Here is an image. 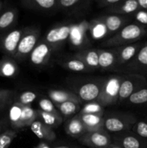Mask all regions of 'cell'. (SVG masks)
<instances>
[{
    "label": "cell",
    "mask_w": 147,
    "mask_h": 148,
    "mask_svg": "<svg viewBox=\"0 0 147 148\" xmlns=\"http://www.w3.org/2000/svg\"><path fill=\"white\" fill-rule=\"evenodd\" d=\"M147 36V27L137 23H130L124 26L115 36L105 42L108 46H120L138 42Z\"/></svg>",
    "instance_id": "obj_1"
},
{
    "label": "cell",
    "mask_w": 147,
    "mask_h": 148,
    "mask_svg": "<svg viewBox=\"0 0 147 148\" xmlns=\"http://www.w3.org/2000/svg\"><path fill=\"white\" fill-rule=\"evenodd\" d=\"M123 76L113 75L102 82L101 91L97 101L102 106L114 105L118 101L120 84Z\"/></svg>",
    "instance_id": "obj_2"
},
{
    "label": "cell",
    "mask_w": 147,
    "mask_h": 148,
    "mask_svg": "<svg viewBox=\"0 0 147 148\" xmlns=\"http://www.w3.org/2000/svg\"><path fill=\"white\" fill-rule=\"evenodd\" d=\"M39 37L40 30L37 27H29L24 28L14 59L18 62H22L30 56L37 44Z\"/></svg>",
    "instance_id": "obj_3"
},
{
    "label": "cell",
    "mask_w": 147,
    "mask_h": 148,
    "mask_svg": "<svg viewBox=\"0 0 147 148\" xmlns=\"http://www.w3.org/2000/svg\"><path fill=\"white\" fill-rule=\"evenodd\" d=\"M146 85H147V79L142 75L131 73L123 76L120 88L118 101H123L128 99L133 92Z\"/></svg>",
    "instance_id": "obj_4"
},
{
    "label": "cell",
    "mask_w": 147,
    "mask_h": 148,
    "mask_svg": "<svg viewBox=\"0 0 147 148\" xmlns=\"http://www.w3.org/2000/svg\"><path fill=\"white\" fill-rule=\"evenodd\" d=\"M24 29H13L0 36V50L4 56L14 58Z\"/></svg>",
    "instance_id": "obj_5"
},
{
    "label": "cell",
    "mask_w": 147,
    "mask_h": 148,
    "mask_svg": "<svg viewBox=\"0 0 147 148\" xmlns=\"http://www.w3.org/2000/svg\"><path fill=\"white\" fill-rule=\"evenodd\" d=\"M71 27V25L66 24L50 29L46 34L45 41L52 48L53 51L58 49L69 38Z\"/></svg>",
    "instance_id": "obj_6"
},
{
    "label": "cell",
    "mask_w": 147,
    "mask_h": 148,
    "mask_svg": "<svg viewBox=\"0 0 147 148\" xmlns=\"http://www.w3.org/2000/svg\"><path fill=\"white\" fill-rule=\"evenodd\" d=\"M84 145L89 148H102L111 144V138L106 131L102 130L88 132L79 139Z\"/></svg>",
    "instance_id": "obj_7"
},
{
    "label": "cell",
    "mask_w": 147,
    "mask_h": 148,
    "mask_svg": "<svg viewBox=\"0 0 147 148\" xmlns=\"http://www.w3.org/2000/svg\"><path fill=\"white\" fill-rule=\"evenodd\" d=\"M136 121L137 119L133 115H126L122 118L109 116L105 119L104 127L110 132H120L131 130Z\"/></svg>",
    "instance_id": "obj_8"
},
{
    "label": "cell",
    "mask_w": 147,
    "mask_h": 148,
    "mask_svg": "<svg viewBox=\"0 0 147 148\" xmlns=\"http://www.w3.org/2000/svg\"><path fill=\"white\" fill-rule=\"evenodd\" d=\"M52 52V48L45 40L40 41L29 56L30 62L35 66L46 65L50 60Z\"/></svg>",
    "instance_id": "obj_9"
},
{
    "label": "cell",
    "mask_w": 147,
    "mask_h": 148,
    "mask_svg": "<svg viewBox=\"0 0 147 148\" xmlns=\"http://www.w3.org/2000/svg\"><path fill=\"white\" fill-rule=\"evenodd\" d=\"M24 106L14 101L8 108V121L14 130H22L24 126Z\"/></svg>",
    "instance_id": "obj_10"
},
{
    "label": "cell",
    "mask_w": 147,
    "mask_h": 148,
    "mask_svg": "<svg viewBox=\"0 0 147 148\" xmlns=\"http://www.w3.org/2000/svg\"><path fill=\"white\" fill-rule=\"evenodd\" d=\"M145 43H132V44L125 45L121 47H118L115 51L117 56V64H124L127 62L133 60L135 55L138 53L140 49H141Z\"/></svg>",
    "instance_id": "obj_11"
},
{
    "label": "cell",
    "mask_w": 147,
    "mask_h": 148,
    "mask_svg": "<svg viewBox=\"0 0 147 148\" xmlns=\"http://www.w3.org/2000/svg\"><path fill=\"white\" fill-rule=\"evenodd\" d=\"M130 62L129 68L133 74L145 77L147 75V43H144L135 57Z\"/></svg>",
    "instance_id": "obj_12"
},
{
    "label": "cell",
    "mask_w": 147,
    "mask_h": 148,
    "mask_svg": "<svg viewBox=\"0 0 147 148\" xmlns=\"http://www.w3.org/2000/svg\"><path fill=\"white\" fill-rule=\"evenodd\" d=\"M102 83L90 82L85 83L80 87L78 91V96L81 101L92 102L97 100L101 91Z\"/></svg>",
    "instance_id": "obj_13"
},
{
    "label": "cell",
    "mask_w": 147,
    "mask_h": 148,
    "mask_svg": "<svg viewBox=\"0 0 147 148\" xmlns=\"http://www.w3.org/2000/svg\"><path fill=\"white\" fill-rule=\"evenodd\" d=\"M90 1H82V0H59L58 8L66 11L70 14H79L86 11L90 7Z\"/></svg>",
    "instance_id": "obj_14"
},
{
    "label": "cell",
    "mask_w": 147,
    "mask_h": 148,
    "mask_svg": "<svg viewBox=\"0 0 147 148\" xmlns=\"http://www.w3.org/2000/svg\"><path fill=\"white\" fill-rule=\"evenodd\" d=\"M32 132L37 136V138L46 143H50L56 140V134L53 129L46 125L40 120H36L30 126Z\"/></svg>",
    "instance_id": "obj_15"
},
{
    "label": "cell",
    "mask_w": 147,
    "mask_h": 148,
    "mask_svg": "<svg viewBox=\"0 0 147 148\" xmlns=\"http://www.w3.org/2000/svg\"><path fill=\"white\" fill-rule=\"evenodd\" d=\"M107 27L108 34H112L122 29L128 22V18L119 14H108L99 17Z\"/></svg>",
    "instance_id": "obj_16"
},
{
    "label": "cell",
    "mask_w": 147,
    "mask_h": 148,
    "mask_svg": "<svg viewBox=\"0 0 147 148\" xmlns=\"http://www.w3.org/2000/svg\"><path fill=\"white\" fill-rule=\"evenodd\" d=\"M140 10L138 0H127L122 1L116 5L112 7L106 9V11L110 13H113L114 14L119 15H126V14H134L137 11Z\"/></svg>",
    "instance_id": "obj_17"
},
{
    "label": "cell",
    "mask_w": 147,
    "mask_h": 148,
    "mask_svg": "<svg viewBox=\"0 0 147 148\" xmlns=\"http://www.w3.org/2000/svg\"><path fill=\"white\" fill-rule=\"evenodd\" d=\"M49 99L55 104H60L63 103L72 101L81 104L82 101L78 95L71 92V91L63 90H50L48 92Z\"/></svg>",
    "instance_id": "obj_18"
},
{
    "label": "cell",
    "mask_w": 147,
    "mask_h": 148,
    "mask_svg": "<svg viewBox=\"0 0 147 148\" xmlns=\"http://www.w3.org/2000/svg\"><path fill=\"white\" fill-rule=\"evenodd\" d=\"M89 23L83 21L79 24L71 25V27L70 38L71 43L74 46H82L86 39V31L88 30Z\"/></svg>",
    "instance_id": "obj_19"
},
{
    "label": "cell",
    "mask_w": 147,
    "mask_h": 148,
    "mask_svg": "<svg viewBox=\"0 0 147 148\" xmlns=\"http://www.w3.org/2000/svg\"><path fill=\"white\" fill-rule=\"evenodd\" d=\"M58 1L56 0H23L21 4L28 10L36 11H50L58 8Z\"/></svg>",
    "instance_id": "obj_20"
},
{
    "label": "cell",
    "mask_w": 147,
    "mask_h": 148,
    "mask_svg": "<svg viewBox=\"0 0 147 148\" xmlns=\"http://www.w3.org/2000/svg\"><path fill=\"white\" fill-rule=\"evenodd\" d=\"M19 67L14 58L4 56L0 59V77L12 78L17 75Z\"/></svg>",
    "instance_id": "obj_21"
},
{
    "label": "cell",
    "mask_w": 147,
    "mask_h": 148,
    "mask_svg": "<svg viewBox=\"0 0 147 148\" xmlns=\"http://www.w3.org/2000/svg\"><path fill=\"white\" fill-rule=\"evenodd\" d=\"M77 116L79 117L87 132L102 130V127H104L105 119L102 117V116L80 114Z\"/></svg>",
    "instance_id": "obj_22"
},
{
    "label": "cell",
    "mask_w": 147,
    "mask_h": 148,
    "mask_svg": "<svg viewBox=\"0 0 147 148\" xmlns=\"http://www.w3.org/2000/svg\"><path fill=\"white\" fill-rule=\"evenodd\" d=\"M18 18L17 8H9L0 14V32H8L16 24Z\"/></svg>",
    "instance_id": "obj_23"
},
{
    "label": "cell",
    "mask_w": 147,
    "mask_h": 148,
    "mask_svg": "<svg viewBox=\"0 0 147 148\" xmlns=\"http://www.w3.org/2000/svg\"><path fill=\"white\" fill-rule=\"evenodd\" d=\"M65 131L71 137L78 139L87 132L77 115L66 121L65 124Z\"/></svg>",
    "instance_id": "obj_24"
},
{
    "label": "cell",
    "mask_w": 147,
    "mask_h": 148,
    "mask_svg": "<svg viewBox=\"0 0 147 148\" xmlns=\"http://www.w3.org/2000/svg\"><path fill=\"white\" fill-rule=\"evenodd\" d=\"M75 58L84 62L91 69L99 67V55H98L97 50H94V49L82 50L76 53Z\"/></svg>",
    "instance_id": "obj_25"
},
{
    "label": "cell",
    "mask_w": 147,
    "mask_h": 148,
    "mask_svg": "<svg viewBox=\"0 0 147 148\" xmlns=\"http://www.w3.org/2000/svg\"><path fill=\"white\" fill-rule=\"evenodd\" d=\"M118 145L122 148H147V140L136 134H128L119 140Z\"/></svg>",
    "instance_id": "obj_26"
},
{
    "label": "cell",
    "mask_w": 147,
    "mask_h": 148,
    "mask_svg": "<svg viewBox=\"0 0 147 148\" xmlns=\"http://www.w3.org/2000/svg\"><path fill=\"white\" fill-rule=\"evenodd\" d=\"M88 30L91 36L95 40H100L108 35V31L103 22L99 18L94 19L89 23Z\"/></svg>",
    "instance_id": "obj_27"
},
{
    "label": "cell",
    "mask_w": 147,
    "mask_h": 148,
    "mask_svg": "<svg viewBox=\"0 0 147 148\" xmlns=\"http://www.w3.org/2000/svg\"><path fill=\"white\" fill-rule=\"evenodd\" d=\"M99 55V67L106 69L117 64V56L115 51L97 50Z\"/></svg>",
    "instance_id": "obj_28"
},
{
    "label": "cell",
    "mask_w": 147,
    "mask_h": 148,
    "mask_svg": "<svg viewBox=\"0 0 147 148\" xmlns=\"http://www.w3.org/2000/svg\"><path fill=\"white\" fill-rule=\"evenodd\" d=\"M37 115L40 118V121H43L46 125L48 126L50 128H57L63 121L61 114H55L51 113H47L37 110Z\"/></svg>",
    "instance_id": "obj_29"
},
{
    "label": "cell",
    "mask_w": 147,
    "mask_h": 148,
    "mask_svg": "<svg viewBox=\"0 0 147 148\" xmlns=\"http://www.w3.org/2000/svg\"><path fill=\"white\" fill-rule=\"evenodd\" d=\"M17 93L10 89H0V113L9 108L14 102Z\"/></svg>",
    "instance_id": "obj_30"
},
{
    "label": "cell",
    "mask_w": 147,
    "mask_h": 148,
    "mask_svg": "<svg viewBox=\"0 0 147 148\" xmlns=\"http://www.w3.org/2000/svg\"><path fill=\"white\" fill-rule=\"evenodd\" d=\"M55 106L57 108L59 113L61 115L64 116L65 117L74 115L80 110V104L72 102V101H68V102L63 103L56 104Z\"/></svg>",
    "instance_id": "obj_31"
},
{
    "label": "cell",
    "mask_w": 147,
    "mask_h": 148,
    "mask_svg": "<svg viewBox=\"0 0 147 148\" xmlns=\"http://www.w3.org/2000/svg\"><path fill=\"white\" fill-rule=\"evenodd\" d=\"M61 65L66 69L73 71V72H88L91 69L84 62H82L79 59H76V58L75 59H67L65 62H62Z\"/></svg>",
    "instance_id": "obj_32"
},
{
    "label": "cell",
    "mask_w": 147,
    "mask_h": 148,
    "mask_svg": "<svg viewBox=\"0 0 147 148\" xmlns=\"http://www.w3.org/2000/svg\"><path fill=\"white\" fill-rule=\"evenodd\" d=\"M128 101L133 105H147V85L133 92Z\"/></svg>",
    "instance_id": "obj_33"
},
{
    "label": "cell",
    "mask_w": 147,
    "mask_h": 148,
    "mask_svg": "<svg viewBox=\"0 0 147 148\" xmlns=\"http://www.w3.org/2000/svg\"><path fill=\"white\" fill-rule=\"evenodd\" d=\"M104 108L97 101H92L85 104L81 109L80 114H95V115L103 116Z\"/></svg>",
    "instance_id": "obj_34"
},
{
    "label": "cell",
    "mask_w": 147,
    "mask_h": 148,
    "mask_svg": "<svg viewBox=\"0 0 147 148\" xmlns=\"http://www.w3.org/2000/svg\"><path fill=\"white\" fill-rule=\"evenodd\" d=\"M37 97V94L35 92L27 90L21 92L18 95H16L14 101L22 104V105L31 106V103L35 101Z\"/></svg>",
    "instance_id": "obj_35"
},
{
    "label": "cell",
    "mask_w": 147,
    "mask_h": 148,
    "mask_svg": "<svg viewBox=\"0 0 147 148\" xmlns=\"http://www.w3.org/2000/svg\"><path fill=\"white\" fill-rule=\"evenodd\" d=\"M17 136V132L12 129H8L1 133L0 134V148H9Z\"/></svg>",
    "instance_id": "obj_36"
},
{
    "label": "cell",
    "mask_w": 147,
    "mask_h": 148,
    "mask_svg": "<svg viewBox=\"0 0 147 148\" xmlns=\"http://www.w3.org/2000/svg\"><path fill=\"white\" fill-rule=\"evenodd\" d=\"M38 106L40 110L42 111L47 113H51L55 114H61L58 109L56 108L55 104L48 98H40L38 102Z\"/></svg>",
    "instance_id": "obj_37"
},
{
    "label": "cell",
    "mask_w": 147,
    "mask_h": 148,
    "mask_svg": "<svg viewBox=\"0 0 147 148\" xmlns=\"http://www.w3.org/2000/svg\"><path fill=\"white\" fill-rule=\"evenodd\" d=\"M132 129L134 134L147 140V121H137Z\"/></svg>",
    "instance_id": "obj_38"
},
{
    "label": "cell",
    "mask_w": 147,
    "mask_h": 148,
    "mask_svg": "<svg viewBox=\"0 0 147 148\" xmlns=\"http://www.w3.org/2000/svg\"><path fill=\"white\" fill-rule=\"evenodd\" d=\"M135 23L147 27V10H139L133 14Z\"/></svg>",
    "instance_id": "obj_39"
},
{
    "label": "cell",
    "mask_w": 147,
    "mask_h": 148,
    "mask_svg": "<svg viewBox=\"0 0 147 148\" xmlns=\"http://www.w3.org/2000/svg\"><path fill=\"white\" fill-rule=\"evenodd\" d=\"M121 0H100V1H98L97 4L99 7H105L108 9L116 5Z\"/></svg>",
    "instance_id": "obj_40"
},
{
    "label": "cell",
    "mask_w": 147,
    "mask_h": 148,
    "mask_svg": "<svg viewBox=\"0 0 147 148\" xmlns=\"http://www.w3.org/2000/svg\"><path fill=\"white\" fill-rule=\"evenodd\" d=\"M9 121L5 119L0 120V134L4 132L7 130H8Z\"/></svg>",
    "instance_id": "obj_41"
},
{
    "label": "cell",
    "mask_w": 147,
    "mask_h": 148,
    "mask_svg": "<svg viewBox=\"0 0 147 148\" xmlns=\"http://www.w3.org/2000/svg\"><path fill=\"white\" fill-rule=\"evenodd\" d=\"M140 10H147V0H138Z\"/></svg>",
    "instance_id": "obj_42"
},
{
    "label": "cell",
    "mask_w": 147,
    "mask_h": 148,
    "mask_svg": "<svg viewBox=\"0 0 147 148\" xmlns=\"http://www.w3.org/2000/svg\"><path fill=\"white\" fill-rule=\"evenodd\" d=\"M35 148H51L50 146L46 142H41V143H39L37 146Z\"/></svg>",
    "instance_id": "obj_43"
},
{
    "label": "cell",
    "mask_w": 147,
    "mask_h": 148,
    "mask_svg": "<svg viewBox=\"0 0 147 148\" xmlns=\"http://www.w3.org/2000/svg\"><path fill=\"white\" fill-rule=\"evenodd\" d=\"M102 148H122V147H121L120 146L118 145H112V144H110V145H109L106 146V147H102Z\"/></svg>",
    "instance_id": "obj_44"
},
{
    "label": "cell",
    "mask_w": 147,
    "mask_h": 148,
    "mask_svg": "<svg viewBox=\"0 0 147 148\" xmlns=\"http://www.w3.org/2000/svg\"><path fill=\"white\" fill-rule=\"evenodd\" d=\"M53 148H73V147H71L69 146H66V145H61V146H57V147H55Z\"/></svg>",
    "instance_id": "obj_45"
},
{
    "label": "cell",
    "mask_w": 147,
    "mask_h": 148,
    "mask_svg": "<svg viewBox=\"0 0 147 148\" xmlns=\"http://www.w3.org/2000/svg\"><path fill=\"white\" fill-rule=\"evenodd\" d=\"M3 7H4V2L1 1H0V14H1V12L2 10Z\"/></svg>",
    "instance_id": "obj_46"
}]
</instances>
